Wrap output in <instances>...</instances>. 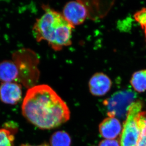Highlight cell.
I'll return each instance as SVG.
<instances>
[{
  "instance_id": "6da1fadb",
  "label": "cell",
  "mask_w": 146,
  "mask_h": 146,
  "mask_svg": "<svg viewBox=\"0 0 146 146\" xmlns=\"http://www.w3.org/2000/svg\"><path fill=\"white\" fill-rule=\"evenodd\" d=\"M24 117L41 129H52L66 123L70 118L69 108L50 86L40 84L29 88L22 106Z\"/></svg>"
},
{
  "instance_id": "9a60e30c",
  "label": "cell",
  "mask_w": 146,
  "mask_h": 146,
  "mask_svg": "<svg viewBox=\"0 0 146 146\" xmlns=\"http://www.w3.org/2000/svg\"><path fill=\"white\" fill-rule=\"evenodd\" d=\"M98 146H121L120 141L116 139H107L100 142Z\"/></svg>"
},
{
  "instance_id": "5b68a950",
  "label": "cell",
  "mask_w": 146,
  "mask_h": 146,
  "mask_svg": "<svg viewBox=\"0 0 146 146\" xmlns=\"http://www.w3.org/2000/svg\"><path fill=\"white\" fill-rule=\"evenodd\" d=\"M62 15L73 26L81 25L88 17L87 6L81 1H69L64 7Z\"/></svg>"
},
{
  "instance_id": "8fae6325",
  "label": "cell",
  "mask_w": 146,
  "mask_h": 146,
  "mask_svg": "<svg viewBox=\"0 0 146 146\" xmlns=\"http://www.w3.org/2000/svg\"><path fill=\"white\" fill-rule=\"evenodd\" d=\"M16 128L10 127L0 129V146H14Z\"/></svg>"
},
{
  "instance_id": "277c9868",
  "label": "cell",
  "mask_w": 146,
  "mask_h": 146,
  "mask_svg": "<svg viewBox=\"0 0 146 146\" xmlns=\"http://www.w3.org/2000/svg\"><path fill=\"white\" fill-rule=\"evenodd\" d=\"M136 93L130 90H121L115 93L103 102L107 110L108 116L118 119L126 118L129 108L136 101Z\"/></svg>"
},
{
  "instance_id": "2e32d148",
  "label": "cell",
  "mask_w": 146,
  "mask_h": 146,
  "mask_svg": "<svg viewBox=\"0 0 146 146\" xmlns=\"http://www.w3.org/2000/svg\"><path fill=\"white\" fill-rule=\"evenodd\" d=\"M21 146H50L47 144H42V145H38V146H33V145H27V144H23L21 145Z\"/></svg>"
},
{
  "instance_id": "ba28073f",
  "label": "cell",
  "mask_w": 146,
  "mask_h": 146,
  "mask_svg": "<svg viewBox=\"0 0 146 146\" xmlns=\"http://www.w3.org/2000/svg\"><path fill=\"white\" fill-rule=\"evenodd\" d=\"M121 123L115 117L108 116L100 124V134L105 139H115L121 133Z\"/></svg>"
},
{
  "instance_id": "7c38bea8",
  "label": "cell",
  "mask_w": 146,
  "mask_h": 146,
  "mask_svg": "<svg viewBox=\"0 0 146 146\" xmlns=\"http://www.w3.org/2000/svg\"><path fill=\"white\" fill-rule=\"evenodd\" d=\"M71 139L67 132L58 131L53 134L50 139L51 146H70Z\"/></svg>"
},
{
  "instance_id": "4fadbf2b",
  "label": "cell",
  "mask_w": 146,
  "mask_h": 146,
  "mask_svg": "<svg viewBox=\"0 0 146 146\" xmlns=\"http://www.w3.org/2000/svg\"><path fill=\"white\" fill-rule=\"evenodd\" d=\"M135 21L141 25L142 29L146 31V8L137 11L134 15Z\"/></svg>"
},
{
  "instance_id": "7a4b0ae2",
  "label": "cell",
  "mask_w": 146,
  "mask_h": 146,
  "mask_svg": "<svg viewBox=\"0 0 146 146\" xmlns=\"http://www.w3.org/2000/svg\"><path fill=\"white\" fill-rule=\"evenodd\" d=\"M74 28L62 14L46 8L44 14L36 20L32 32L38 42H47L53 49L58 51L71 44Z\"/></svg>"
},
{
  "instance_id": "8992f818",
  "label": "cell",
  "mask_w": 146,
  "mask_h": 146,
  "mask_svg": "<svg viewBox=\"0 0 146 146\" xmlns=\"http://www.w3.org/2000/svg\"><path fill=\"white\" fill-rule=\"evenodd\" d=\"M22 88L16 82L1 83L0 85V99L3 103L16 105L22 98Z\"/></svg>"
},
{
  "instance_id": "52a82bcc",
  "label": "cell",
  "mask_w": 146,
  "mask_h": 146,
  "mask_svg": "<svg viewBox=\"0 0 146 146\" xmlns=\"http://www.w3.org/2000/svg\"><path fill=\"white\" fill-rule=\"evenodd\" d=\"M110 78L102 72H97L90 79L88 87L92 95L102 97L106 95L112 88Z\"/></svg>"
},
{
  "instance_id": "9c48e42d",
  "label": "cell",
  "mask_w": 146,
  "mask_h": 146,
  "mask_svg": "<svg viewBox=\"0 0 146 146\" xmlns=\"http://www.w3.org/2000/svg\"><path fill=\"white\" fill-rule=\"evenodd\" d=\"M20 71L15 61L6 60L0 62V81L16 82L19 78Z\"/></svg>"
},
{
  "instance_id": "30bf717a",
  "label": "cell",
  "mask_w": 146,
  "mask_h": 146,
  "mask_svg": "<svg viewBox=\"0 0 146 146\" xmlns=\"http://www.w3.org/2000/svg\"><path fill=\"white\" fill-rule=\"evenodd\" d=\"M135 91L142 93L146 91V70L135 72L132 75L130 81Z\"/></svg>"
},
{
  "instance_id": "3957f363",
  "label": "cell",
  "mask_w": 146,
  "mask_h": 146,
  "mask_svg": "<svg viewBox=\"0 0 146 146\" xmlns=\"http://www.w3.org/2000/svg\"><path fill=\"white\" fill-rule=\"evenodd\" d=\"M142 107L141 101L136 100L129 108L121 135V146H136L139 136L137 116L141 112Z\"/></svg>"
},
{
  "instance_id": "5bb4252c",
  "label": "cell",
  "mask_w": 146,
  "mask_h": 146,
  "mask_svg": "<svg viewBox=\"0 0 146 146\" xmlns=\"http://www.w3.org/2000/svg\"><path fill=\"white\" fill-rule=\"evenodd\" d=\"M137 122L139 131L146 132V111L141 112L137 116Z\"/></svg>"
}]
</instances>
